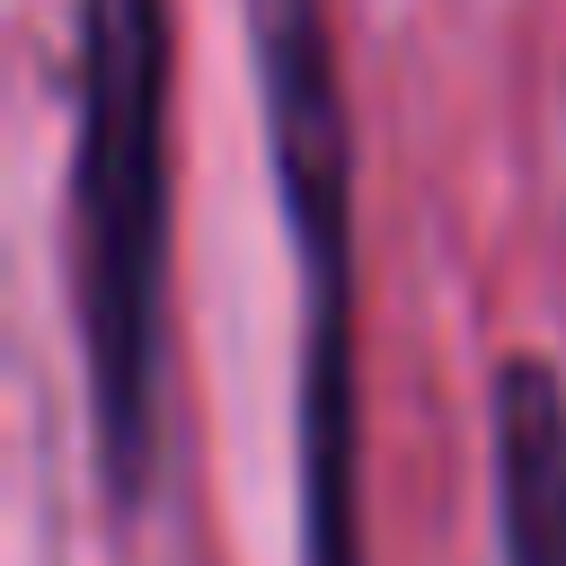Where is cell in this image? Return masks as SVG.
<instances>
[{"label": "cell", "mask_w": 566, "mask_h": 566, "mask_svg": "<svg viewBox=\"0 0 566 566\" xmlns=\"http://www.w3.org/2000/svg\"><path fill=\"white\" fill-rule=\"evenodd\" d=\"M80 354L106 486L142 495L159 469L168 371V0H88L80 18Z\"/></svg>", "instance_id": "6da1fadb"}, {"label": "cell", "mask_w": 566, "mask_h": 566, "mask_svg": "<svg viewBox=\"0 0 566 566\" xmlns=\"http://www.w3.org/2000/svg\"><path fill=\"white\" fill-rule=\"evenodd\" d=\"M274 195L301 256V566H363L354 416V133L336 97L327 0H248Z\"/></svg>", "instance_id": "7a4b0ae2"}, {"label": "cell", "mask_w": 566, "mask_h": 566, "mask_svg": "<svg viewBox=\"0 0 566 566\" xmlns=\"http://www.w3.org/2000/svg\"><path fill=\"white\" fill-rule=\"evenodd\" d=\"M495 442V548L504 566H566V380L513 354L486 389Z\"/></svg>", "instance_id": "3957f363"}]
</instances>
